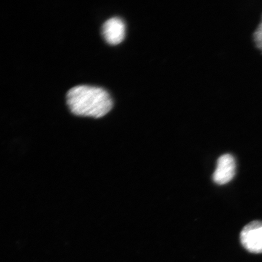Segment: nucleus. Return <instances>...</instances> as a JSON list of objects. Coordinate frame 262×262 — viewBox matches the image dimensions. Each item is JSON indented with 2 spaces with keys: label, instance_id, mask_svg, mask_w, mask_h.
<instances>
[{
  "label": "nucleus",
  "instance_id": "1",
  "mask_svg": "<svg viewBox=\"0 0 262 262\" xmlns=\"http://www.w3.org/2000/svg\"><path fill=\"white\" fill-rule=\"evenodd\" d=\"M67 104L72 113L78 116L102 117L112 110L113 101L103 88L79 85L68 91Z\"/></svg>",
  "mask_w": 262,
  "mask_h": 262
},
{
  "label": "nucleus",
  "instance_id": "2",
  "mask_svg": "<svg viewBox=\"0 0 262 262\" xmlns=\"http://www.w3.org/2000/svg\"><path fill=\"white\" fill-rule=\"evenodd\" d=\"M240 238L246 250L253 253H262V221H253L246 225Z\"/></svg>",
  "mask_w": 262,
  "mask_h": 262
},
{
  "label": "nucleus",
  "instance_id": "3",
  "mask_svg": "<svg viewBox=\"0 0 262 262\" xmlns=\"http://www.w3.org/2000/svg\"><path fill=\"white\" fill-rule=\"evenodd\" d=\"M236 171V163L231 155H222L217 160V166L213 174V180L218 185H225L234 178Z\"/></svg>",
  "mask_w": 262,
  "mask_h": 262
},
{
  "label": "nucleus",
  "instance_id": "4",
  "mask_svg": "<svg viewBox=\"0 0 262 262\" xmlns=\"http://www.w3.org/2000/svg\"><path fill=\"white\" fill-rule=\"evenodd\" d=\"M102 34L107 43L111 45L120 44L125 38V24L119 17L111 18L104 23Z\"/></svg>",
  "mask_w": 262,
  "mask_h": 262
},
{
  "label": "nucleus",
  "instance_id": "5",
  "mask_svg": "<svg viewBox=\"0 0 262 262\" xmlns=\"http://www.w3.org/2000/svg\"><path fill=\"white\" fill-rule=\"evenodd\" d=\"M254 41L255 47L260 50L262 54V19L256 30L253 34Z\"/></svg>",
  "mask_w": 262,
  "mask_h": 262
}]
</instances>
